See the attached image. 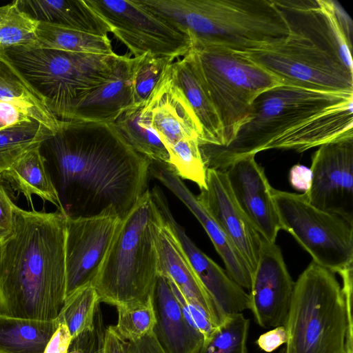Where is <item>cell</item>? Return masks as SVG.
Returning <instances> with one entry per match:
<instances>
[{"label":"cell","instance_id":"1","mask_svg":"<svg viewBox=\"0 0 353 353\" xmlns=\"http://www.w3.org/2000/svg\"><path fill=\"white\" fill-rule=\"evenodd\" d=\"M40 150L66 217L114 208L122 220L148 190L151 160L113 123L63 121Z\"/></svg>","mask_w":353,"mask_h":353},{"label":"cell","instance_id":"2","mask_svg":"<svg viewBox=\"0 0 353 353\" xmlns=\"http://www.w3.org/2000/svg\"><path fill=\"white\" fill-rule=\"evenodd\" d=\"M65 216L13 205L0 241V316L57 319L65 299Z\"/></svg>","mask_w":353,"mask_h":353},{"label":"cell","instance_id":"3","mask_svg":"<svg viewBox=\"0 0 353 353\" xmlns=\"http://www.w3.org/2000/svg\"><path fill=\"white\" fill-rule=\"evenodd\" d=\"M287 37L269 46L238 52L283 84L353 93L350 47L335 17L332 0H274Z\"/></svg>","mask_w":353,"mask_h":353},{"label":"cell","instance_id":"4","mask_svg":"<svg viewBox=\"0 0 353 353\" xmlns=\"http://www.w3.org/2000/svg\"><path fill=\"white\" fill-rule=\"evenodd\" d=\"M188 33L192 41L249 52L285 39V21L274 0H141Z\"/></svg>","mask_w":353,"mask_h":353},{"label":"cell","instance_id":"5","mask_svg":"<svg viewBox=\"0 0 353 353\" xmlns=\"http://www.w3.org/2000/svg\"><path fill=\"white\" fill-rule=\"evenodd\" d=\"M161 214L148 190L120 226L92 283L104 302L116 307L148 301L159 273L157 235Z\"/></svg>","mask_w":353,"mask_h":353},{"label":"cell","instance_id":"6","mask_svg":"<svg viewBox=\"0 0 353 353\" xmlns=\"http://www.w3.org/2000/svg\"><path fill=\"white\" fill-rule=\"evenodd\" d=\"M352 307L335 273L312 261L294 282L284 353H345Z\"/></svg>","mask_w":353,"mask_h":353},{"label":"cell","instance_id":"7","mask_svg":"<svg viewBox=\"0 0 353 353\" xmlns=\"http://www.w3.org/2000/svg\"><path fill=\"white\" fill-rule=\"evenodd\" d=\"M353 98L282 84L264 91L252 103L233 140L225 147L200 145L207 169L224 170L236 159L267 150L276 139L323 110Z\"/></svg>","mask_w":353,"mask_h":353},{"label":"cell","instance_id":"8","mask_svg":"<svg viewBox=\"0 0 353 353\" xmlns=\"http://www.w3.org/2000/svg\"><path fill=\"white\" fill-rule=\"evenodd\" d=\"M2 50L60 121H69L78 103L108 79L119 57L24 47Z\"/></svg>","mask_w":353,"mask_h":353},{"label":"cell","instance_id":"9","mask_svg":"<svg viewBox=\"0 0 353 353\" xmlns=\"http://www.w3.org/2000/svg\"><path fill=\"white\" fill-rule=\"evenodd\" d=\"M220 118L227 146L246 119L253 101L283 83L240 52L200 41L190 50Z\"/></svg>","mask_w":353,"mask_h":353},{"label":"cell","instance_id":"10","mask_svg":"<svg viewBox=\"0 0 353 353\" xmlns=\"http://www.w3.org/2000/svg\"><path fill=\"white\" fill-rule=\"evenodd\" d=\"M283 230L307 252L312 261L334 273L353 267V223L311 205L303 194L272 189Z\"/></svg>","mask_w":353,"mask_h":353},{"label":"cell","instance_id":"11","mask_svg":"<svg viewBox=\"0 0 353 353\" xmlns=\"http://www.w3.org/2000/svg\"><path fill=\"white\" fill-rule=\"evenodd\" d=\"M134 57L145 53L177 59L192 46L189 34L141 0H85Z\"/></svg>","mask_w":353,"mask_h":353},{"label":"cell","instance_id":"12","mask_svg":"<svg viewBox=\"0 0 353 353\" xmlns=\"http://www.w3.org/2000/svg\"><path fill=\"white\" fill-rule=\"evenodd\" d=\"M121 222L114 208L92 216H65V297L93 283Z\"/></svg>","mask_w":353,"mask_h":353},{"label":"cell","instance_id":"13","mask_svg":"<svg viewBox=\"0 0 353 353\" xmlns=\"http://www.w3.org/2000/svg\"><path fill=\"white\" fill-rule=\"evenodd\" d=\"M310 170L311 185L303 193L307 201L353 223V135L320 145Z\"/></svg>","mask_w":353,"mask_h":353},{"label":"cell","instance_id":"14","mask_svg":"<svg viewBox=\"0 0 353 353\" xmlns=\"http://www.w3.org/2000/svg\"><path fill=\"white\" fill-rule=\"evenodd\" d=\"M294 285L280 247L262 237L248 294V310L260 327L270 329L284 325Z\"/></svg>","mask_w":353,"mask_h":353},{"label":"cell","instance_id":"15","mask_svg":"<svg viewBox=\"0 0 353 353\" xmlns=\"http://www.w3.org/2000/svg\"><path fill=\"white\" fill-rule=\"evenodd\" d=\"M150 192L162 218L178 239L194 274L223 320L248 309V294L188 236L173 216L161 188L154 186Z\"/></svg>","mask_w":353,"mask_h":353},{"label":"cell","instance_id":"16","mask_svg":"<svg viewBox=\"0 0 353 353\" xmlns=\"http://www.w3.org/2000/svg\"><path fill=\"white\" fill-rule=\"evenodd\" d=\"M206 174L207 187L196 198L224 231L252 274L258 262L262 236L238 204L225 172L208 168Z\"/></svg>","mask_w":353,"mask_h":353},{"label":"cell","instance_id":"17","mask_svg":"<svg viewBox=\"0 0 353 353\" xmlns=\"http://www.w3.org/2000/svg\"><path fill=\"white\" fill-rule=\"evenodd\" d=\"M241 209L259 234L276 243L281 226L272 198V189L255 155L235 160L224 170Z\"/></svg>","mask_w":353,"mask_h":353},{"label":"cell","instance_id":"18","mask_svg":"<svg viewBox=\"0 0 353 353\" xmlns=\"http://www.w3.org/2000/svg\"><path fill=\"white\" fill-rule=\"evenodd\" d=\"M150 174L173 193L199 221L222 259L229 276L243 288L250 290L252 274L241 255L170 165L151 161Z\"/></svg>","mask_w":353,"mask_h":353},{"label":"cell","instance_id":"19","mask_svg":"<svg viewBox=\"0 0 353 353\" xmlns=\"http://www.w3.org/2000/svg\"><path fill=\"white\" fill-rule=\"evenodd\" d=\"M170 65L146 101L152 125L165 148L183 138L201 137L196 118L174 82Z\"/></svg>","mask_w":353,"mask_h":353},{"label":"cell","instance_id":"20","mask_svg":"<svg viewBox=\"0 0 353 353\" xmlns=\"http://www.w3.org/2000/svg\"><path fill=\"white\" fill-rule=\"evenodd\" d=\"M134 62V57L119 55L108 79L78 103L69 121L113 123L132 105Z\"/></svg>","mask_w":353,"mask_h":353},{"label":"cell","instance_id":"21","mask_svg":"<svg viewBox=\"0 0 353 353\" xmlns=\"http://www.w3.org/2000/svg\"><path fill=\"white\" fill-rule=\"evenodd\" d=\"M156 245L159 274L171 281L186 300L201 307L216 327L219 325L223 319L201 285L180 243L163 219L157 235Z\"/></svg>","mask_w":353,"mask_h":353},{"label":"cell","instance_id":"22","mask_svg":"<svg viewBox=\"0 0 353 353\" xmlns=\"http://www.w3.org/2000/svg\"><path fill=\"white\" fill-rule=\"evenodd\" d=\"M353 135V98L330 106L284 133L268 150L303 152L336 139Z\"/></svg>","mask_w":353,"mask_h":353},{"label":"cell","instance_id":"23","mask_svg":"<svg viewBox=\"0 0 353 353\" xmlns=\"http://www.w3.org/2000/svg\"><path fill=\"white\" fill-rule=\"evenodd\" d=\"M151 299L156 318L153 333L165 353H194L204 337L186 321L166 277L158 275Z\"/></svg>","mask_w":353,"mask_h":353},{"label":"cell","instance_id":"24","mask_svg":"<svg viewBox=\"0 0 353 353\" xmlns=\"http://www.w3.org/2000/svg\"><path fill=\"white\" fill-rule=\"evenodd\" d=\"M170 69L174 82L182 91L198 121L201 131L199 144L224 146L225 142L220 118L190 51L174 61Z\"/></svg>","mask_w":353,"mask_h":353},{"label":"cell","instance_id":"25","mask_svg":"<svg viewBox=\"0 0 353 353\" xmlns=\"http://www.w3.org/2000/svg\"><path fill=\"white\" fill-rule=\"evenodd\" d=\"M19 8L38 21L53 23L97 35H107L109 26L85 0H17Z\"/></svg>","mask_w":353,"mask_h":353},{"label":"cell","instance_id":"26","mask_svg":"<svg viewBox=\"0 0 353 353\" xmlns=\"http://www.w3.org/2000/svg\"><path fill=\"white\" fill-rule=\"evenodd\" d=\"M0 101L12 103L52 133L63 124L48 109L44 98L0 51Z\"/></svg>","mask_w":353,"mask_h":353},{"label":"cell","instance_id":"27","mask_svg":"<svg viewBox=\"0 0 353 353\" xmlns=\"http://www.w3.org/2000/svg\"><path fill=\"white\" fill-rule=\"evenodd\" d=\"M40 145L24 153L2 174L14 191L21 193L33 208L32 195L54 204L61 213V206L56 189L47 171Z\"/></svg>","mask_w":353,"mask_h":353},{"label":"cell","instance_id":"28","mask_svg":"<svg viewBox=\"0 0 353 353\" xmlns=\"http://www.w3.org/2000/svg\"><path fill=\"white\" fill-rule=\"evenodd\" d=\"M59 325L51 321L0 316V353H43Z\"/></svg>","mask_w":353,"mask_h":353},{"label":"cell","instance_id":"29","mask_svg":"<svg viewBox=\"0 0 353 353\" xmlns=\"http://www.w3.org/2000/svg\"><path fill=\"white\" fill-rule=\"evenodd\" d=\"M146 101L130 106L113 123L137 152L151 161L169 163V153L152 125Z\"/></svg>","mask_w":353,"mask_h":353},{"label":"cell","instance_id":"30","mask_svg":"<svg viewBox=\"0 0 353 353\" xmlns=\"http://www.w3.org/2000/svg\"><path fill=\"white\" fill-rule=\"evenodd\" d=\"M34 48L101 55L114 54L107 35H97L59 25L39 21Z\"/></svg>","mask_w":353,"mask_h":353},{"label":"cell","instance_id":"31","mask_svg":"<svg viewBox=\"0 0 353 353\" xmlns=\"http://www.w3.org/2000/svg\"><path fill=\"white\" fill-rule=\"evenodd\" d=\"M52 134L34 119L0 130V179L24 153L40 145Z\"/></svg>","mask_w":353,"mask_h":353},{"label":"cell","instance_id":"32","mask_svg":"<svg viewBox=\"0 0 353 353\" xmlns=\"http://www.w3.org/2000/svg\"><path fill=\"white\" fill-rule=\"evenodd\" d=\"M39 21L19 6L17 1L0 7V48H34Z\"/></svg>","mask_w":353,"mask_h":353},{"label":"cell","instance_id":"33","mask_svg":"<svg viewBox=\"0 0 353 353\" xmlns=\"http://www.w3.org/2000/svg\"><path fill=\"white\" fill-rule=\"evenodd\" d=\"M100 303L98 294L92 284L81 287L65 297L57 319L59 323L66 325L72 339L93 327Z\"/></svg>","mask_w":353,"mask_h":353},{"label":"cell","instance_id":"34","mask_svg":"<svg viewBox=\"0 0 353 353\" xmlns=\"http://www.w3.org/2000/svg\"><path fill=\"white\" fill-rule=\"evenodd\" d=\"M249 325L243 313L228 316L194 353H248Z\"/></svg>","mask_w":353,"mask_h":353},{"label":"cell","instance_id":"35","mask_svg":"<svg viewBox=\"0 0 353 353\" xmlns=\"http://www.w3.org/2000/svg\"><path fill=\"white\" fill-rule=\"evenodd\" d=\"M169 164L181 179L195 183L200 190L207 187V168L200 150L199 139L183 138L166 147Z\"/></svg>","mask_w":353,"mask_h":353},{"label":"cell","instance_id":"36","mask_svg":"<svg viewBox=\"0 0 353 353\" xmlns=\"http://www.w3.org/2000/svg\"><path fill=\"white\" fill-rule=\"evenodd\" d=\"M132 74L133 105L148 99L167 68L174 61L172 57L145 53L136 57Z\"/></svg>","mask_w":353,"mask_h":353},{"label":"cell","instance_id":"37","mask_svg":"<svg viewBox=\"0 0 353 353\" xmlns=\"http://www.w3.org/2000/svg\"><path fill=\"white\" fill-rule=\"evenodd\" d=\"M116 331L125 340L133 342L153 333L156 318L151 297L144 303L117 306Z\"/></svg>","mask_w":353,"mask_h":353},{"label":"cell","instance_id":"38","mask_svg":"<svg viewBox=\"0 0 353 353\" xmlns=\"http://www.w3.org/2000/svg\"><path fill=\"white\" fill-rule=\"evenodd\" d=\"M105 329L99 306L93 327L85 330L72 338L67 353H99L104 343Z\"/></svg>","mask_w":353,"mask_h":353},{"label":"cell","instance_id":"39","mask_svg":"<svg viewBox=\"0 0 353 353\" xmlns=\"http://www.w3.org/2000/svg\"><path fill=\"white\" fill-rule=\"evenodd\" d=\"M168 281L186 321L193 329L202 334L204 339H207L216 327L201 307L186 300L176 285L171 281Z\"/></svg>","mask_w":353,"mask_h":353},{"label":"cell","instance_id":"40","mask_svg":"<svg viewBox=\"0 0 353 353\" xmlns=\"http://www.w3.org/2000/svg\"><path fill=\"white\" fill-rule=\"evenodd\" d=\"M288 334L284 325L277 326L260 335L256 343L265 352H272L281 345L285 343Z\"/></svg>","mask_w":353,"mask_h":353},{"label":"cell","instance_id":"41","mask_svg":"<svg viewBox=\"0 0 353 353\" xmlns=\"http://www.w3.org/2000/svg\"><path fill=\"white\" fill-rule=\"evenodd\" d=\"M14 204L6 190L0 185V241L12 230Z\"/></svg>","mask_w":353,"mask_h":353},{"label":"cell","instance_id":"42","mask_svg":"<svg viewBox=\"0 0 353 353\" xmlns=\"http://www.w3.org/2000/svg\"><path fill=\"white\" fill-rule=\"evenodd\" d=\"M31 119L15 105L0 101V130Z\"/></svg>","mask_w":353,"mask_h":353},{"label":"cell","instance_id":"43","mask_svg":"<svg viewBox=\"0 0 353 353\" xmlns=\"http://www.w3.org/2000/svg\"><path fill=\"white\" fill-rule=\"evenodd\" d=\"M130 342L123 339L113 325L106 327L104 343L99 353H129Z\"/></svg>","mask_w":353,"mask_h":353},{"label":"cell","instance_id":"44","mask_svg":"<svg viewBox=\"0 0 353 353\" xmlns=\"http://www.w3.org/2000/svg\"><path fill=\"white\" fill-rule=\"evenodd\" d=\"M71 340L72 336L66 325L59 323L43 353H67Z\"/></svg>","mask_w":353,"mask_h":353},{"label":"cell","instance_id":"45","mask_svg":"<svg viewBox=\"0 0 353 353\" xmlns=\"http://www.w3.org/2000/svg\"><path fill=\"white\" fill-rule=\"evenodd\" d=\"M289 181L295 190L306 192L312 181L310 168L300 164L293 165L289 172Z\"/></svg>","mask_w":353,"mask_h":353},{"label":"cell","instance_id":"46","mask_svg":"<svg viewBox=\"0 0 353 353\" xmlns=\"http://www.w3.org/2000/svg\"><path fill=\"white\" fill-rule=\"evenodd\" d=\"M129 353H165V352L156 339L154 333H152L138 341L130 342Z\"/></svg>","mask_w":353,"mask_h":353},{"label":"cell","instance_id":"47","mask_svg":"<svg viewBox=\"0 0 353 353\" xmlns=\"http://www.w3.org/2000/svg\"><path fill=\"white\" fill-rule=\"evenodd\" d=\"M333 7L334 10L336 21L350 46L352 49V37H353V25L352 21L347 12L337 1H333Z\"/></svg>","mask_w":353,"mask_h":353},{"label":"cell","instance_id":"48","mask_svg":"<svg viewBox=\"0 0 353 353\" xmlns=\"http://www.w3.org/2000/svg\"><path fill=\"white\" fill-rule=\"evenodd\" d=\"M345 353H353V339L352 338H348L347 339L346 352Z\"/></svg>","mask_w":353,"mask_h":353},{"label":"cell","instance_id":"49","mask_svg":"<svg viewBox=\"0 0 353 353\" xmlns=\"http://www.w3.org/2000/svg\"><path fill=\"white\" fill-rule=\"evenodd\" d=\"M0 51H1V48H0Z\"/></svg>","mask_w":353,"mask_h":353}]
</instances>
